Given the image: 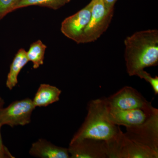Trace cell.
Instances as JSON below:
<instances>
[{
    "instance_id": "5b68a950",
    "label": "cell",
    "mask_w": 158,
    "mask_h": 158,
    "mask_svg": "<svg viewBox=\"0 0 158 158\" xmlns=\"http://www.w3.org/2000/svg\"><path fill=\"white\" fill-rule=\"evenodd\" d=\"M126 129L128 138L158 154V113L150 115L142 124Z\"/></svg>"
},
{
    "instance_id": "9c48e42d",
    "label": "cell",
    "mask_w": 158,
    "mask_h": 158,
    "mask_svg": "<svg viewBox=\"0 0 158 158\" xmlns=\"http://www.w3.org/2000/svg\"><path fill=\"white\" fill-rule=\"evenodd\" d=\"M71 158H108L105 141L83 139L70 142L68 148Z\"/></svg>"
},
{
    "instance_id": "4fadbf2b",
    "label": "cell",
    "mask_w": 158,
    "mask_h": 158,
    "mask_svg": "<svg viewBox=\"0 0 158 158\" xmlns=\"http://www.w3.org/2000/svg\"><path fill=\"white\" fill-rule=\"evenodd\" d=\"M28 62L27 52L24 49H20L10 65V70L7 76L6 85L9 90H12L16 86L18 83V77L19 73Z\"/></svg>"
},
{
    "instance_id": "e0dca14e",
    "label": "cell",
    "mask_w": 158,
    "mask_h": 158,
    "mask_svg": "<svg viewBox=\"0 0 158 158\" xmlns=\"http://www.w3.org/2000/svg\"><path fill=\"white\" fill-rule=\"evenodd\" d=\"M138 76L141 79H144L146 82L149 83L152 87L155 94H158V77L156 76L153 77L152 76L144 70L141 71L137 74Z\"/></svg>"
},
{
    "instance_id": "ffe728a7",
    "label": "cell",
    "mask_w": 158,
    "mask_h": 158,
    "mask_svg": "<svg viewBox=\"0 0 158 158\" xmlns=\"http://www.w3.org/2000/svg\"><path fill=\"white\" fill-rule=\"evenodd\" d=\"M70 1H71V0H70Z\"/></svg>"
},
{
    "instance_id": "7c38bea8",
    "label": "cell",
    "mask_w": 158,
    "mask_h": 158,
    "mask_svg": "<svg viewBox=\"0 0 158 158\" xmlns=\"http://www.w3.org/2000/svg\"><path fill=\"white\" fill-rule=\"evenodd\" d=\"M61 93V90L56 86L41 84L32 100L33 103L36 108L45 107L59 101Z\"/></svg>"
},
{
    "instance_id": "3957f363",
    "label": "cell",
    "mask_w": 158,
    "mask_h": 158,
    "mask_svg": "<svg viewBox=\"0 0 158 158\" xmlns=\"http://www.w3.org/2000/svg\"><path fill=\"white\" fill-rule=\"evenodd\" d=\"M90 19L83 35L81 44L94 42L107 30L114 13V8L106 6L102 0H91Z\"/></svg>"
},
{
    "instance_id": "6da1fadb",
    "label": "cell",
    "mask_w": 158,
    "mask_h": 158,
    "mask_svg": "<svg viewBox=\"0 0 158 158\" xmlns=\"http://www.w3.org/2000/svg\"><path fill=\"white\" fill-rule=\"evenodd\" d=\"M124 59L130 76L158 64V31H138L124 40Z\"/></svg>"
},
{
    "instance_id": "5bb4252c",
    "label": "cell",
    "mask_w": 158,
    "mask_h": 158,
    "mask_svg": "<svg viewBox=\"0 0 158 158\" xmlns=\"http://www.w3.org/2000/svg\"><path fill=\"white\" fill-rule=\"evenodd\" d=\"M46 48V45L40 40L33 43L30 46L28 51L27 52V56L29 61L33 63L34 69H37L40 65H43Z\"/></svg>"
},
{
    "instance_id": "30bf717a",
    "label": "cell",
    "mask_w": 158,
    "mask_h": 158,
    "mask_svg": "<svg viewBox=\"0 0 158 158\" xmlns=\"http://www.w3.org/2000/svg\"><path fill=\"white\" fill-rule=\"evenodd\" d=\"M158 154L128 138L123 133L119 138L116 158H157Z\"/></svg>"
},
{
    "instance_id": "9a60e30c",
    "label": "cell",
    "mask_w": 158,
    "mask_h": 158,
    "mask_svg": "<svg viewBox=\"0 0 158 158\" xmlns=\"http://www.w3.org/2000/svg\"><path fill=\"white\" fill-rule=\"evenodd\" d=\"M70 1V0H20L15 6V10L34 6L48 7L56 10Z\"/></svg>"
},
{
    "instance_id": "8992f818",
    "label": "cell",
    "mask_w": 158,
    "mask_h": 158,
    "mask_svg": "<svg viewBox=\"0 0 158 158\" xmlns=\"http://www.w3.org/2000/svg\"><path fill=\"white\" fill-rule=\"evenodd\" d=\"M33 100L26 98L12 102L0 112V120L2 126L8 125L13 127L25 126L31 122V115L35 110Z\"/></svg>"
},
{
    "instance_id": "7a4b0ae2",
    "label": "cell",
    "mask_w": 158,
    "mask_h": 158,
    "mask_svg": "<svg viewBox=\"0 0 158 158\" xmlns=\"http://www.w3.org/2000/svg\"><path fill=\"white\" fill-rule=\"evenodd\" d=\"M120 131L119 127L106 118L104 98L97 99L88 104L85 121L70 142L86 138L108 142L115 138Z\"/></svg>"
},
{
    "instance_id": "2e32d148",
    "label": "cell",
    "mask_w": 158,
    "mask_h": 158,
    "mask_svg": "<svg viewBox=\"0 0 158 158\" xmlns=\"http://www.w3.org/2000/svg\"><path fill=\"white\" fill-rule=\"evenodd\" d=\"M20 0H0V20L7 14L15 11V8Z\"/></svg>"
},
{
    "instance_id": "8fae6325",
    "label": "cell",
    "mask_w": 158,
    "mask_h": 158,
    "mask_svg": "<svg viewBox=\"0 0 158 158\" xmlns=\"http://www.w3.org/2000/svg\"><path fill=\"white\" fill-rule=\"evenodd\" d=\"M29 154L39 158H70L68 148L57 146L42 138L32 144Z\"/></svg>"
},
{
    "instance_id": "277c9868",
    "label": "cell",
    "mask_w": 158,
    "mask_h": 158,
    "mask_svg": "<svg viewBox=\"0 0 158 158\" xmlns=\"http://www.w3.org/2000/svg\"><path fill=\"white\" fill-rule=\"evenodd\" d=\"M106 104L113 107L122 110H141L149 114L158 113L151 102L148 101L135 89L125 86L112 95L105 98Z\"/></svg>"
},
{
    "instance_id": "ba28073f",
    "label": "cell",
    "mask_w": 158,
    "mask_h": 158,
    "mask_svg": "<svg viewBox=\"0 0 158 158\" xmlns=\"http://www.w3.org/2000/svg\"><path fill=\"white\" fill-rule=\"evenodd\" d=\"M104 102L106 118L117 126H123L128 127L139 125L144 123L152 115L141 110H122L107 105L105 100Z\"/></svg>"
},
{
    "instance_id": "ac0fdd59",
    "label": "cell",
    "mask_w": 158,
    "mask_h": 158,
    "mask_svg": "<svg viewBox=\"0 0 158 158\" xmlns=\"http://www.w3.org/2000/svg\"><path fill=\"white\" fill-rule=\"evenodd\" d=\"M5 103L4 100L0 97V112L2 109L4 107ZM2 127L1 120H0V158H14L15 157L11 154L8 148L3 144L1 132Z\"/></svg>"
},
{
    "instance_id": "d6986e66",
    "label": "cell",
    "mask_w": 158,
    "mask_h": 158,
    "mask_svg": "<svg viewBox=\"0 0 158 158\" xmlns=\"http://www.w3.org/2000/svg\"><path fill=\"white\" fill-rule=\"evenodd\" d=\"M106 6L110 8H114L115 3L117 0H102Z\"/></svg>"
},
{
    "instance_id": "52a82bcc",
    "label": "cell",
    "mask_w": 158,
    "mask_h": 158,
    "mask_svg": "<svg viewBox=\"0 0 158 158\" xmlns=\"http://www.w3.org/2000/svg\"><path fill=\"white\" fill-rule=\"evenodd\" d=\"M91 2L73 15L66 18L61 24L62 34L77 44H81L82 35L90 21Z\"/></svg>"
}]
</instances>
